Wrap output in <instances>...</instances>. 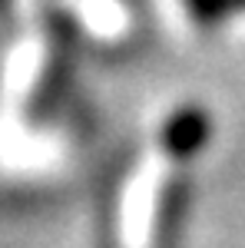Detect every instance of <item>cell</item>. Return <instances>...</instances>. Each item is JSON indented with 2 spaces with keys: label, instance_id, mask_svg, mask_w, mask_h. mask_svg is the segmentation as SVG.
<instances>
[{
  "label": "cell",
  "instance_id": "6da1fadb",
  "mask_svg": "<svg viewBox=\"0 0 245 248\" xmlns=\"http://www.w3.org/2000/svg\"><path fill=\"white\" fill-rule=\"evenodd\" d=\"M209 136V123L202 113H182L172 119L169 133H166V146L172 155H189L202 146V139Z\"/></svg>",
  "mask_w": 245,
  "mask_h": 248
},
{
  "label": "cell",
  "instance_id": "3957f363",
  "mask_svg": "<svg viewBox=\"0 0 245 248\" xmlns=\"http://www.w3.org/2000/svg\"><path fill=\"white\" fill-rule=\"evenodd\" d=\"M3 3H7V0H0V7H3Z\"/></svg>",
  "mask_w": 245,
  "mask_h": 248
},
{
  "label": "cell",
  "instance_id": "7a4b0ae2",
  "mask_svg": "<svg viewBox=\"0 0 245 248\" xmlns=\"http://www.w3.org/2000/svg\"><path fill=\"white\" fill-rule=\"evenodd\" d=\"M192 20L199 23H215V20L229 17L235 10H245V0H186Z\"/></svg>",
  "mask_w": 245,
  "mask_h": 248
}]
</instances>
